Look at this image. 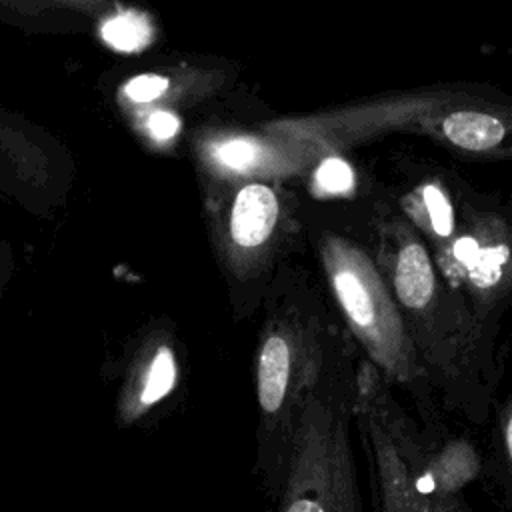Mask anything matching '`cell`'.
<instances>
[{
    "label": "cell",
    "instance_id": "obj_11",
    "mask_svg": "<svg viewBox=\"0 0 512 512\" xmlns=\"http://www.w3.org/2000/svg\"><path fill=\"white\" fill-rule=\"evenodd\" d=\"M422 198H424V204H426V208H428V214H430L434 232L440 234V236H448V234L452 232L454 218H452L450 202L446 200V196L442 194V190L436 188L434 184H428V186H424V190H422Z\"/></svg>",
    "mask_w": 512,
    "mask_h": 512
},
{
    "label": "cell",
    "instance_id": "obj_9",
    "mask_svg": "<svg viewBox=\"0 0 512 512\" xmlns=\"http://www.w3.org/2000/svg\"><path fill=\"white\" fill-rule=\"evenodd\" d=\"M508 258V248L506 246H490L478 252L474 264L468 268L470 278L476 286H492L500 280L502 276V266Z\"/></svg>",
    "mask_w": 512,
    "mask_h": 512
},
{
    "label": "cell",
    "instance_id": "obj_7",
    "mask_svg": "<svg viewBox=\"0 0 512 512\" xmlns=\"http://www.w3.org/2000/svg\"><path fill=\"white\" fill-rule=\"evenodd\" d=\"M102 38L116 50L130 52L142 48L150 40V26L138 14H118L104 22Z\"/></svg>",
    "mask_w": 512,
    "mask_h": 512
},
{
    "label": "cell",
    "instance_id": "obj_10",
    "mask_svg": "<svg viewBox=\"0 0 512 512\" xmlns=\"http://www.w3.org/2000/svg\"><path fill=\"white\" fill-rule=\"evenodd\" d=\"M316 184L328 194H342L352 188L354 176L344 160L326 158L316 170Z\"/></svg>",
    "mask_w": 512,
    "mask_h": 512
},
{
    "label": "cell",
    "instance_id": "obj_1",
    "mask_svg": "<svg viewBox=\"0 0 512 512\" xmlns=\"http://www.w3.org/2000/svg\"><path fill=\"white\" fill-rule=\"evenodd\" d=\"M274 512H362L342 412L314 404L298 414Z\"/></svg>",
    "mask_w": 512,
    "mask_h": 512
},
{
    "label": "cell",
    "instance_id": "obj_5",
    "mask_svg": "<svg viewBox=\"0 0 512 512\" xmlns=\"http://www.w3.org/2000/svg\"><path fill=\"white\" fill-rule=\"evenodd\" d=\"M394 288L408 308H424L434 292V272L428 252L418 242H406L396 258Z\"/></svg>",
    "mask_w": 512,
    "mask_h": 512
},
{
    "label": "cell",
    "instance_id": "obj_15",
    "mask_svg": "<svg viewBox=\"0 0 512 512\" xmlns=\"http://www.w3.org/2000/svg\"><path fill=\"white\" fill-rule=\"evenodd\" d=\"M178 126H180L178 118L170 112H164V110H158L148 118V130L158 140L172 138L178 132Z\"/></svg>",
    "mask_w": 512,
    "mask_h": 512
},
{
    "label": "cell",
    "instance_id": "obj_3",
    "mask_svg": "<svg viewBox=\"0 0 512 512\" xmlns=\"http://www.w3.org/2000/svg\"><path fill=\"white\" fill-rule=\"evenodd\" d=\"M372 442L376 458L378 512H456L440 508L414 492L406 466L398 456L388 430L376 422H372Z\"/></svg>",
    "mask_w": 512,
    "mask_h": 512
},
{
    "label": "cell",
    "instance_id": "obj_12",
    "mask_svg": "<svg viewBox=\"0 0 512 512\" xmlns=\"http://www.w3.org/2000/svg\"><path fill=\"white\" fill-rule=\"evenodd\" d=\"M218 160L234 170H246L248 166L254 164L256 156H258V148L244 138H236V140H228L224 144L218 146L216 150Z\"/></svg>",
    "mask_w": 512,
    "mask_h": 512
},
{
    "label": "cell",
    "instance_id": "obj_8",
    "mask_svg": "<svg viewBox=\"0 0 512 512\" xmlns=\"http://www.w3.org/2000/svg\"><path fill=\"white\" fill-rule=\"evenodd\" d=\"M174 376H176V368H174L172 352L168 348H160L150 364L140 402L144 406H148V404H154L156 400L164 398L174 386Z\"/></svg>",
    "mask_w": 512,
    "mask_h": 512
},
{
    "label": "cell",
    "instance_id": "obj_6",
    "mask_svg": "<svg viewBox=\"0 0 512 512\" xmlns=\"http://www.w3.org/2000/svg\"><path fill=\"white\" fill-rule=\"evenodd\" d=\"M442 130L446 138L464 150H488L502 142L504 124L486 112L458 110L444 118Z\"/></svg>",
    "mask_w": 512,
    "mask_h": 512
},
{
    "label": "cell",
    "instance_id": "obj_4",
    "mask_svg": "<svg viewBox=\"0 0 512 512\" xmlns=\"http://www.w3.org/2000/svg\"><path fill=\"white\" fill-rule=\"evenodd\" d=\"M278 218V202L274 192L264 184L244 186L232 206L230 234L238 246L252 248L262 244Z\"/></svg>",
    "mask_w": 512,
    "mask_h": 512
},
{
    "label": "cell",
    "instance_id": "obj_2",
    "mask_svg": "<svg viewBox=\"0 0 512 512\" xmlns=\"http://www.w3.org/2000/svg\"><path fill=\"white\" fill-rule=\"evenodd\" d=\"M326 262L334 292L354 328L374 354L378 352L384 362H394L400 346V328L396 312L370 266L344 246H332Z\"/></svg>",
    "mask_w": 512,
    "mask_h": 512
},
{
    "label": "cell",
    "instance_id": "obj_13",
    "mask_svg": "<svg viewBox=\"0 0 512 512\" xmlns=\"http://www.w3.org/2000/svg\"><path fill=\"white\" fill-rule=\"evenodd\" d=\"M166 88H168V80L164 76L144 74L130 80V84L126 86V94L136 102H150L160 94H164Z\"/></svg>",
    "mask_w": 512,
    "mask_h": 512
},
{
    "label": "cell",
    "instance_id": "obj_16",
    "mask_svg": "<svg viewBox=\"0 0 512 512\" xmlns=\"http://www.w3.org/2000/svg\"><path fill=\"white\" fill-rule=\"evenodd\" d=\"M478 252H480V248H478V244H476L474 238H462V240H458L456 246H454V256H456L466 268H470V266L474 264Z\"/></svg>",
    "mask_w": 512,
    "mask_h": 512
},
{
    "label": "cell",
    "instance_id": "obj_14",
    "mask_svg": "<svg viewBox=\"0 0 512 512\" xmlns=\"http://www.w3.org/2000/svg\"><path fill=\"white\" fill-rule=\"evenodd\" d=\"M502 444H504V498L512 510V406L506 412L502 424Z\"/></svg>",
    "mask_w": 512,
    "mask_h": 512
}]
</instances>
